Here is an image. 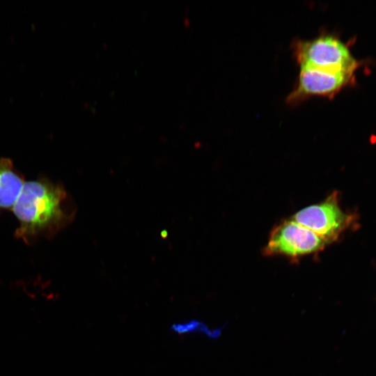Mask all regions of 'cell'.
<instances>
[{
    "label": "cell",
    "mask_w": 376,
    "mask_h": 376,
    "mask_svg": "<svg viewBox=\"0 0 376 376\" xmlns=\"http://www.w3.org/2000/svg\"><path fill=\"white\" fill-rule=\"evenodd\" d=\"M171 329L178 334L201 332L207 334L210 338H217L221 334L219 329L210 331L205 324L197 320H190L185 323L173 324L171 325Z\"/></svg>",
    "instance_id": "cell-7"
},
{
    "label": "cell",
    "mask_w": 376,
    "mask_h": 376,
    "mask_svg": "<svg viewBox=\"0 0 376 376\" xmlns=\"http://www.w3.org/2000/svg\"><path fill=\"white\" fill-rule=\"evenodd\" d=\"M328 244L312 230L289 219L272 229L263 252L269 256L295 260L318 253Z\"/></svg>",
    "instance_id": "cell-3"
},
{
    "label": "cell",
    "mask_w": 376,
    "mask_h": 376,
    "mask_svg": "<svg viewBox=\"0 0 376 376\" xmlns=\"http://www.w3.org/2000/svg\"><path fill=\"white\" fill-rule=\"evenodd\" d=\"M352 218L341 209L338 194L334 191L323 201L299 210L290 219L329 244L349 226Z\"/></svg>",
    "instance_id": "cell-4"
},
{
    "label": "cell",
    "mask_w": 376,
    "mask_h": 376,
    "mask_svg": "<svg viewBox=\"0 0 376 376\" xmlns=\"http://www.w3.org/2000/svg\"><path fill=\"white\" fill-rule=\"evenodd\" d=\"M295 86L286 102L300 104L312 97H334L352 80V74L345 72L300 66Z\"/></svg>",
    "instance_id": "cell-5"
},
{
    "label": "cell",
    "mask_w": 376,
    "mask_h": 376,
    "mask_svg": "<svg viewBox=\"0 0 376 376\" xmlns=\"http://www.w3.org/2000/svg\"><path fill=\"white\" fill-rule=\"evenodd\" d=\"M25 183L9 158H0V210H11Z\"/></svg>",
    "instance_id": "cell-6"
},
{
    "label": "cell",
    "mask_w": 376,
    "mask_h": 376,
    "mask_svg": "<svg viewBox=\"0 0 376 376\" xmlns=\"http://www.w3.org/2000/svg\"><path fill=\"white\" fill-rule=\"evenodd\" d=\"M293 55L300 66L352 73L357 67L345 43L334 36L321 34L308 40H296Z\"/></svg>",
    "instance_id": "cell-2"
},
{
    "label": "cell",
    "mask_w": 376,
    "mask_h": 376,
    "mask_svg": "<svg viewBox=\"0 0 376 376\" xmlns=\"http://www.w3.org/2000/svg\"><path fill=\"white\" fill-rule=\"evenodd\" d=\"M19 226L15 236L26 244L39 237L50 238L70 224L75 209L61 184L45 177L25 182L12 208Z\"/></svg>",
    "instance_id": "cell-1"
}]
</instances>
